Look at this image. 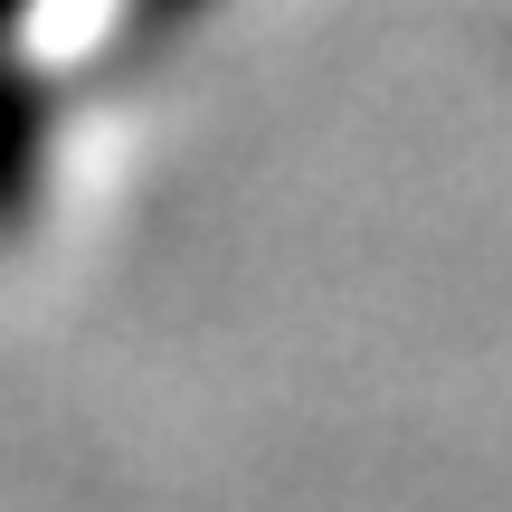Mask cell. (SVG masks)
<instances>
[{
	"instance_id": "obj_1",
	"label": "cell",
	"mask_w": 512,
	"mask_h": 512,
	"mask_svg": "<svg viewBox=\"0 0 512 512\" xmlns=\"http://www.w3.org/2000/svg\"><path fill=\"white\" fill-rule=\"evenodd\" d=\"M19 19H29V0H0V228L29 209L38 190V86L29 67H19Z\"/></svg>"
}]
</instances>
